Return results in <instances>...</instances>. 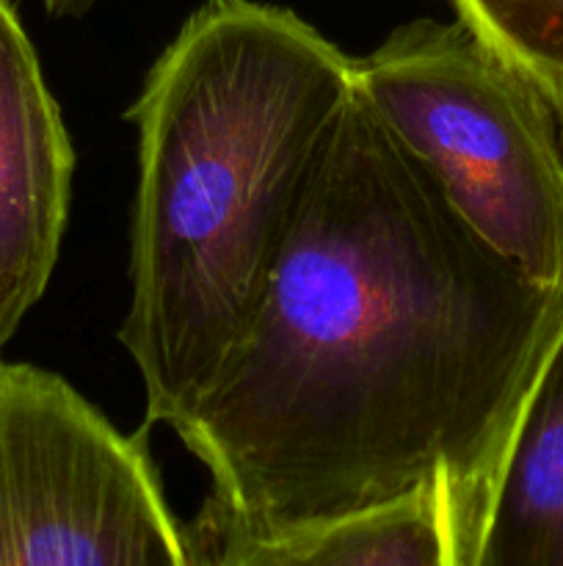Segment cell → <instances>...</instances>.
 Segmentation results:
<instances>
[{"instance_id": "obj_2", "label": "cell", "mask_w": 563, "mask_h": 566, "mask_svg": "<svg viewBox=\"0 0 563 566\" xmlns=\"http://www.w3.org/2000/svg\"><path fill=\"white\" fill-rule=\"evenodd\" d=\"M353 86V59L257 0H208L144 77L130 307L147 426H171L246 337Z\"/></svg>"}, {"instance_id": "obj_8", "label": "cell", "mask_w": 563, "mask_h": 566, "mask_svg": "<svg viewBox=\"0 0 563 566\" xmlns=\"http://www.w3.org/2000/svg\"><path fill=\"white\" fill-rule=\"evenodd\" d=\"M453 6L469 31L563 105V0H453Z\"/></svg>"}, {"instance_id": "obj_1", "label": "cell", "mask_w": 563, "mask_h": 566, "mask_svg": "<svg viewBox=\"0 0 563 566\" xmlns=\"http://www.w3.org/2000/svg\"><path fill=\"white\" fill-rule=\"evenodd\" d=\"M561 321L353 83L246 337L174 426L202 512L282 531L450 481L469 534Z\"/></svg>"}, {"instance_id": "obj_9", "label": "cell", "mask_w": 563, "mask_h": 566, "mask_svg": "<svg viewBox=\"0 0 563 566\" xmlns=\"http://www.w3.org/2000/svg\"><path fill=\"white\" fill-rule=\"evenodd\" d=\"M39 3L55 17H77V14H86L97 0H39Z\"/></svg>"}, {"instance_id": "obj_7", "label": "cell", "mask_w": 563, "mask_h": 566, "mask_svg": "<svg viewBox=\"0 0 563 566\" xmlns=\"http://www.w3.org/2000/svg\"><path fill=\"white\" fill-rule=\"evenodd\" d=\"M467 566H563V321L480 492Z\"/></svg>"}, {"instance_id": "obj_3", "label": "cell", "mask_w": 563, "mask_h": 566, "mask_svg": "<svg viewBox=\"0 0 563 566\" xmlns=\"http://www.w3.org/2000/svg\"><path fill=\"white\" fill-rule=\"evenodd\" d=\"M353 83L491 249L563 291V105L533 75L461 20H414Z\"/></svg>"}, {"instance_id": "obj_4", "label": "cell", "mask_w": 563, "mask_h": 566, "mask_svg": "<svg viewBox=\"0 0 563 566\" xmlns=\"http://www.w3.org/2000/svg\"><path fill=\"white\" fill-rule=\"evenodd\" d=\"M0 566H193L141 434L0 357Z\"/></svg>"}, {"instance_id": "obj_6", "label": "cell", "mask_w": 563, "mask_h": 566, "mask_svg": "<svg viewBox=\"0 0 563 566\" xmlns=\"http://www.w3.org/2000/svg\"><path fill=\"white\" fill-rule=\"evenodd\" d=\"M467 517L450 481L386 506L282 531H246L199 512L193 566H467Z\"/></svg>"}, {"instance_id": "obj_5", "label": "cell", "mask_w": 563, "mask_h": 566, "mask_svg": "<svg viewBox=\"0 0 563 566\" xmlns=\"http://www.w3.org/2000/svg\"><path fill=\"white\" fill-rule=\"evenodd\" d=\"M75 149L11 0H0V357L42 302L70 216Z\"/></svg>"}]
</instances>
